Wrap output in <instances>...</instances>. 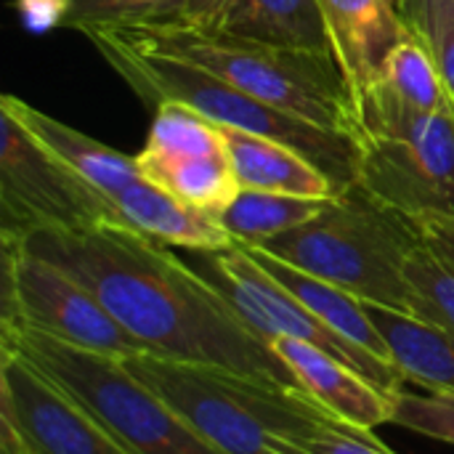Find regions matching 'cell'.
<instances>
[{"label":"cell","mask_w":454,"mask_h":454,"mask_svg":"<svg viewBox=\"0 0 454 454\" xmlns=\"http://www.w3.org/2000/svg\"><path fill=\"white\" fill-rule=\"evenodd\" d=\"M19 239L88 287L146 354L301 391L274 348L168 245L125 226L45 229Z\"/></svg>","instance_id":"6da1fadb"},{"label":"cell","mask_w":454,"mask_h":454,"mask_svg":"<svg viewBox=\"0 0 454 454\" xmlns=\"http://www.w3.org/2000/svg\"><path fill=\"white\" fill-rule=\"evenodd\" d=\"M133 48L189 61L229 85L330 133L356 141V106L333 53L274 48L189 27H104Z\"/></svg>","instance_id":"7a4b0ae2"},{"label":"cell","mask_w":454,"mask_h":454,"mask_svg":"<svg viewBox=\"0 0 454 454\" xmlns=\"http://www.w3.org/2000/svg\"><path fill=\"white\" fill-rule=\"evenodd\" d=\"M85 37L96 45L104 61L125 80V85H130V90L141 101L154 104V109L160 104H181L202 114L213 125L266 136L298 149L319 170H325L343 192L356 184V141L330 133L301 117H293L189 61L133 48L112 29L93 27L85 29Z\"/></svg>","instance_id":"3957f363"},{"label":"cell","mask_w":454,"mask_h":454,"mask_svg":"<svg viewBox=\"0 0 454 454\" xmlns=\"http://www.w3.org/2000/svg\"><path fill=\"white\" fill-rule=\"evenodd\" d=\"M415 245L410 221L354 184L317 218L258 247L364 303L418 317V295L404 271Z\"/></svg>","instance_id":"277c9868"},{"label":"cell","mask_w":454,"mask_h":454,"mask_svg":"<svg viewBox=\"0 0 454 454\" xmlns=\"http://www.w3.org/2000/svg\"><path fill=\"white\" fill-rule=\"evenodd\" d=\"M122 362L223 454H277V442H293L314 426L335 420L301 391L223 367L154 354Z\"/></svg>","instance_id":"5b68a950"},{"label":"cell","mask_w":454,"mask_h":454,"mask_svg":"<svg viewBox=\"0 0 454 454\" xmlns=\"http://www.w3.org/2000/svg\"><path fill=\"white\" fill-rule=\"evenodd\" d=\"M356 186L402 218H454V112H423L383 80L356 104Z\"/></svg>","instance_id":"8992f818"},{"label":"cell","mask_w":454,"mask_h":454,"mask_svg":"<svg viewBox=\"0 0 454 454\" xmlns=\"http://www.w3.org/2000/svg\"><path fill=\"white\" fill-rule=\"evenodd\" d=\"M0 348L29 362L88 407L133 454H223L122 359L74 348L24 325H0Z\"/></svg>","instance_id":"52a82bcc"},{"label":"cell","mask_w":454,"mask_h":454,"mask_svg":"<svg viewBox=\"0 0 454 454\" xmlns=\"http://www.w3.org/2000/svg\"><path fill=\"white\" fill-rule=\"evenodd\" d=\"M90 226L125 223L106 194L0 109V234L27 237Z\"/></svg>","instance_id":"ba28073f"},{"label":"cell","mask_w":454,"mask_h":454,"mask_svg":"<svg viewBox=\"0 0 454 454\" xmlns=\"http://www.w3.org/2000/svg\"><path fill=\"white\" fill-rule=\"evenodd\" d=\"M0 325H24L82 351L130 359L146 348L125 333L101 301L64 269L0 234Z\"/></svg>","instance_id":"9c48e42d"},{"label":"cell","mask_w":454,"mask_h":454,"mask_svg":"<svg viewBox=\"0 0 454 454\" xmlns=\"http://www.w3.org/2000/svg\"><path fill=\"white\" fill-rule=\"evenodd\" d=\"M197 271L229 301V306L242 317V322L271 346L277 338H295L351 364L359 375L372 380L386 394L396 396L404 388L402 372L378 356H370L327 325H322L287 287H282L250 253L245 245L234 242L226 250H192Z\"/></svg>","instance_id":"30bf717a"},{"label":"cell","mask_w":454,"mask_h":454,"mask_svg":"<svg viewBox=\"0 0 454 454\" xmlns=\"http://www.w3.org/2000/svg\"><path fill=\"white\" fill-rule=\"evenodd\" d=\"M0 415L19 428L27 454H133L88 407L5 348H0Z\"/></svg>","instance_id":"8fae6325"},{"label":"cell","mask_w":454,"mask_h":454,"mask_svg":"<svg viewBox=\"0 0 454 454\" xmlns=\"http://www.w3.org/2000/svg\"><path fill=\"white\" fill-rule=\"evenodd\" d=\"M330 32L335 61L354 106L383 80L386 59L412 32L396 0H317Z\"/></svg>","instance_id":"7c38bea8"},{"label":"cell","mask_w":454,"mask_h":454,"mask_svg":"<svg viewBox=\"0 0 454 454\" xmlns=\"http://www.w3.org/2000/svg\"><path fill=\"white\" fill-rule=\"evenodd\" d=\"M271 348L293 372L298 388L335 420L359 431H375L391 423L394 396L359 375L351 364L295 338H277Z\"/></svg>","instance_id":"4fadbf2b"},{"label":"cell","mask_w":454,"mask_h":454,"mask_svg":"<svg viewBox=\"0 0 454 454\" xmlns=\"http://www.w3.org/2000/svg\"><path fill=\"white\" fill-rule=\"evenodd\" d=\"M112 205L117 207L128 229L149 239H157L168 247L226 250L234 245L231 234L221 226L215 215L181 202L144 173L128 181L112 197Z\"/></svg>","instance_id":"5bb4252c"},{"label":"cell","mask_w":454,"mask_h":454,"mask_svg":"<svg viewBox=\"0 0 454 454\" xmlns=\"http://www.w3.org/2000/svg\"><path fill=\"white\" fill-rule=\"evenodd\" d=\"M218 133L242 189L309 200H338L343 194V189L325 170H319L306 154L282 141L223 125H218Z\"/></svg>","instance_id":"9a60e30c"},{"label":"cell","mask_w":454,"mask_h":454,"mask_svg":"<svg viewBox=\"0 0 454 454\" xmlns=\"http://www.w3.org/2000/svg\"><path fill=\"white\" fill-rule=\"evenodd\" d=\"M210 32L274 48L333 53L317 0H231Z\"/></svg>","instance_id":"2e32d148"},{"label":"cell","mask_w":454,"mask_h":454,"mask_svg":"<svg viewBox=\"0 0 454 454\" xmlns=\"http://www.w3.org/2000/svg\"><path fill=\"white\" fill-rule=\"evenodd\" d=\"M0 109L11 112L45 149H51L59 160H64L69 168H74L85 181H90L101 194L109 200L136 176H141L138 160L128 157L85 133L77 128L35 109L32 104L21 101L19 96L3 93L0 96Z\"/></svg>","instance_id":"e0dca14e"},{"label":"cell","mask_w":454,"mask_h":454,"mask_svg":"<svg viewBox=\"0 0 454 454\" xmlns=\"http://www.w3.org/2000/svg\"><path fill=\"white\" fill-rule=\"evenodd\" d=\"M245 247L282 287H287L335 335H340L346 343H351L354 348H359L370 356L391 362L388 346H386L383 335L378 333L375 322L370 319L364 301H359L356 295H351V293H346V290H340V287H335L319 277H311V274L290 266L287 261L271 255L269 250H263L258 245H245Z\"/></svg>","instance_id":"ac0fdd59"},{"label":"cell","mask_w":454,"mask_h":454,"mask_svg":"<svg viewBox=\"0 0 454 454\" xmlns=\"http://www.w3.org/2000/svg\"><path fill=\"white\" fill-rule=\"evenodd\" d=\"M370 319L383 335L391 362L404 380L426 391L454 396V338L439 325L402 314L386 306L364 303Z\"/></svg>","instance_id":"d6986e66"},{"label":"cell","mask_w":454,"mask_h":454,"mask_svg":"<svg viewBox=\"0 0 454 454\" xmlns=\"http://www.w3.org/2000/svg\"><path fill=\"white\" fill-rule=\"evenodd\" d=\"M138 168L146 178L160 184L165 192L178 197L181 202L221 215L231 200L239 194V181L226 154L207 157H146L138 154Z\"/></svg>","instance_id":"ffe728a7"},{"label":"cell","mask_w":454,"mask_h":454,"mask_svg":"<svg viewBox=\"0 0 454 454\" xmlns=\"http://www.w3.org/2000/svg\"><path fill=\"white\" fill-rule=\"evenodd\" d=\"M333 200H309L277 192L239 189L231 205L218 215L221 226L239 245H263L317 218Z\"/></svg>","instance_id":"44dd1931"},{"label":"cell","mask_w":454,"mask_h":454,"mask_svg":"<svg viewBox=\"0 0 454 454\" xmlns=\"http://www.w3.org/2000/svg\"><path fill=\"white\" fill-rule=\"evenodd\" d=\"M383 82L410 106L423 112H454V101L426 45L410 35L386 59Z\"/></svg>","instance_id":"7402d4cb"},{"label":"cell","mask_w":454,"mask_h":454,"mask_svg":"<svg viewBox=\"0 0 454 454\" xmlns=\"http://www.w3.org/2000/svg\"><path fill=\"white\" fill-rule=\"evenodd\" d=\"M146 157H207L226 154L218 125L181 104H160L146 136Z\"/></svg>","instance_id":"603a6c76"},{"label":"cell","mask_w":454,"mask_h":454,"mask_svg":"<svg viewBox=\"0 0 454 454\" xmlns=\"http://www.w3.org/2000/svg\"><path fill=\"white\" fill-rule=\"evenodd\" d=\"M407 279L418 295V317L439 325L454 338V271L442 263L420 239L404 263Z\"/></svg>","instance_id":"cb8c5ba5"},{"label":"cell","mask_w":454,"mask_h":454,"mask_svg":"<svg viewBox=\"0 0 454 454\" xmlns=\"http://www.w3.org/2000/svg\"><path fill=\"white\" fill-rule=\"evenodd\" d=\"M402 19L431 53L454 101V0H402Z\"/></svg>","instance_id":"d4e9b609"},{"label":"cell","mask_w":454,"mask_h":454,"mask_svg":"<svg viewBox=\"0 0 454 454\" xmlns=\"http://www.w3.org/2000/svg\"><path fill=\"white\" fill-rule=\"evenodd\" d=\"M391 426L454 447V396L450 394H407L404 388L391 402Z\"/></svg>","instance_id":"484cf974"},{"label":"cell","mask_w":454,"mask_h":454,"mask_svg":"<svg viewBox=\"0 0 454 454\" xmlns=\"http://www.w3.org/2000/svg\"><path fill=\"white\" fill-rule=\"evenodd\" d=\"M277 454H396L372 431L351 428L340 420H325L293 442H277Z\"/></svg>","instance_id":"4316f807"},{"label":"cell","mask_w":454,"mask_h":454,"mask_svg":"<svg viewBox=\"0 0 454 454\" xmlns=\"http://www.w3.org/2000/svg\"><path fill=\"white\" fill-rule=\"evenodd\" d=\"M176 0H69V29H93V27H128L144 24L165 11Z\"/></svg>","instance_id":"83f0119b"},{"label":"cell","mask_w":454,"mask_h":454,"mask_svg":"<svg viewBox=\"0 0 454 454\" xmlns=\"http://www.w3.org/2000/svg\"><path fill=\"white\" fill-rule=\"evenodd\" d=\"M231 0H176L165 11H160L154 19L144 24H162V27H189L210 32L221 13L226 11Z\"/></svg>","instance_id":"f1b7e54d"},{"label":"cell","mask_w":454,"mask_h":454,"mask_svg":"<svg viewBox=\"0 0 454 454\" xmlns=\"http://www.w3.org/2000/svg\"><path fill=\"white\" fill-rule=\"evenodd\" d=\"M415 237L454 271V218L452 215H420L407 218Z\"/></svg>","instance_id":"f546056e"},{"label":"cell","mask_w":454,"mask_h":454,"mask_svg":"<svg viewBox=\"0 0 454 454\" xmlns=\"http://www.w3.org/2000/svg\"><path fill=\"white\" fill-rule=\"evenodd\" d=\"M13 5L24 29L35 35L64 27L69 16V0H16Z\"/></svg>","instance_id":"4dcf8cb0"},{"label":"cell","mask_w":454,"mask_h":454,"mask_svg":"<svg viewBox=\"0 0 454 454\" xmlns=\"http://www.w3.org/2000/svg\"><path fill=\"white\" fill-rule=\"evenodd\" d=\"M396 5H399V8H402V0H396Z\"/></svg>","instance_id":"1f68e13d"}]
</instances>
